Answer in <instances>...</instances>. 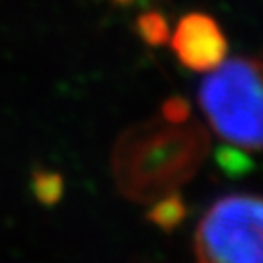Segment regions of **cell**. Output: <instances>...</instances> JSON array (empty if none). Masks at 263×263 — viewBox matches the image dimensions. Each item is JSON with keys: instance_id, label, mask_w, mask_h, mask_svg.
I'll list each match as a JSON object with an SVG mask.
<instances>
[{"instance_id": "6da1fadb", "label": "cell", "mask_w": 263, "mask_h": 263, "mask_svg": "<svg viewBox=\"0 0 263 263\" xmlns=\"http://www.w3.org/2000/svg\"><path fill=\"white\" fill-rule=\"evenodd\" d=\"M209 151L211 139L201 123L158 117L133 127L119 139L113 174L127 197L152 203L195 178Z\"/></svg>"}, {"instance_id": "7a4b0ae2", "label": "cell", "mask_w": 263, "mask_h": 263, "mask_svg": "<svg viewBox=\"0 0 263 263\" xmlns=\"http://www.w3.org/2000/svg\"><path fill=\"white\" fill-rule=\"evenodd\" d=\"M199 104L222 141L242 151H263V61L224 59L199 86Z\"/></svg>"}, {"instance_id": "3957f363", "label": "cell", "mask_w": 263, "mask_h": 263, "mask_svg": "<svg viewBox=\"0 0 263 263\" xmlns=\"http://www.w3.org/2000/svg\"><path fill=\"white\" fill-rule=\"evenodd\" d=\"M197 263H263V195L232 193L213 203L193 236Z\"/></svg>"}, {"instance_id": "277c9868", "label": "cell", "mask_w": 263, "mask_h": 263, "mask_svg": "<svg viewBox=\"0 0 263 263\" xmlns=\"http://www.w3.org/2000/svg\"><path fill=\"white\" fill-rule=\"evenodd\" d=\"M179 63L195 72H211L228 53L224 33L207 14H187L179 20L172 37Z\"/></svg>"}, {"instance_id": "5b68a950", "label": "cell", "mask_w": 263, "mask_h": 263, "mask_svg": "<svg viewBox=\"0 0 263 263\" xmlns=\"http://www.w3.org/2000/svg\"><path fill=\"white\" fill-rule=\"evenodd\" d=\"M185 215H187L185 203L178 191H174V193L162 195L154 201L151 213H148V220L154 226H158L160 230L172 232L174 228H178L183 222Z\"/></svg>"}, {"instance_id": "8992f818", "label": "cell", "mask_w": 263, "mask_h": 263, "mask_svg": "<svg viewBox=\"0 0 263 263\" xmlns=\"http://www.w3.org/2000/svg\"><path fill=\"white\" fill-rule=\"evenodd\" d=\"M139 35L148 45H164L170 39V28L166 18L158 12H146L137 22Z\"/></svg>"}, {"instance_id": "52a82bcc", "label": "cell", "mask_w": 263, "mask_h": 263, "mask_svg": "<svg viewBox=\"0 0 263 263\" xmlns=\"http://www.w3.org/2000/svg\"><path fill=\"white\" fill-rule=\"evenodd\" d=\"M218 166L224 170L228 176H244L252 170V160L246 156L238 146H224L216 154Z\"/></svg>"}, {"instance_id": "ba28073f", "label": "cell", "mask_w": 263, "mask_h": 263, "mask_svg": "<svg viewBox=\"0 0 263 263\" xmlns=\"http://www.w3.org/2000/svg\"><path fill=\"white\" fill-rule=\"evenodd\" d=\"M162 117H166L168 121H187L191 119V109L189 104L181 98H170L162 107Z\"/></svg>"}, {"instance_id": "9c48e42d", "label": "cell", "mask_w": 263, "mask_h": 263, "mask_svg": "<svg viewBox=\"0 0 263 263\" xmlns=\"http://www.w3.org/2000/svg\"><path fill=\"white\" fill-rule=\"evenodd\" d=\"M121 2H129V0H121Z\"/></svg>"}]
</instances>
